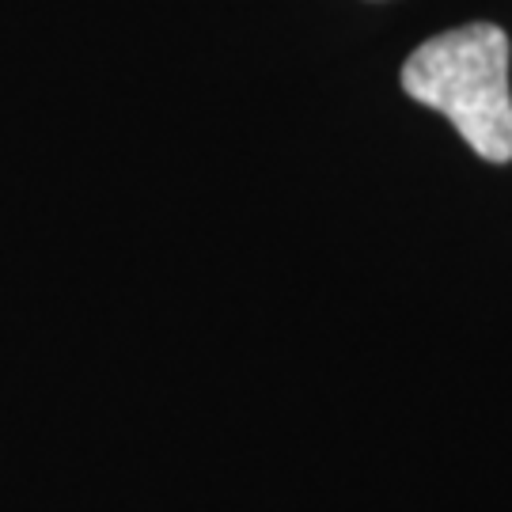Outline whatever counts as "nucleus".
Wrapping results in <instances>:
<instances>
[{
  "mask_svg": "<svg viewBox=\"0 0 512 512\" xmlns=\"http://www.w3.org/2000/svg\"><path fill=\"white\" fill-rule=\"evenodd\" d=\"M403 88L410 99L440 110L482 160H512L509 35L501 27L471 23L421 42L406 57Z\"/></svg>",
  "mask_w": 512,
  "mask_h": 512,
  "instance_id": "1",
  "label": "nucleus"
}]
</instances>
